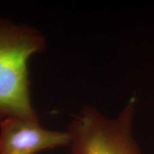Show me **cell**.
Instances as JSON below:
<instances>
[{"mask_svg":"<svg viewBox=\"0 0 154 154\" xmlns=\"http://www.w3.org/2000/svg\"><path fill=\"white\" fill-rule=\"evenodd\" d=\"M45 47V38L34 28L0 19V122L38 121L31 104L28 63Z\"/></svg>","mask_w":154,"mask_h":154,"instance_id":"6da1fadb","label":"cell"},{"mask_svg":"<svg viewBox=\"0 0 154 154\" xmlns=\"http://www.w3.org/2000/svg\"><path fill=\"white\" fill-rule=\"evenodd\" d=\"M134 105L133 97L115 118L83 108L68 129L71 154H140L132 134Z\"/></svg>","mask_w":154,"mask_h":154,"instance_id":"7a4b0ae2","label":"cell"},{"mask_svg":"<svg viewBox=\"0 0 154 154\" xmlns=\"http://www.w3.org/2000/svg\"><path fill=\"white\" fill-rule=\"evenodd\" d=\"M69 144V133L45 129L38 121L8 118L0 122V154H36Z\"/></svg>","mask_w":154,"mask_h":154,"instance_id":"3957f363","label":"cell"}]
</instances>
